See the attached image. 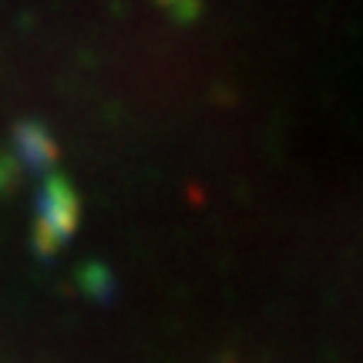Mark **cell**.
<instances>
[{
  "label": "cell",
  "instance_id": "1",
  "mask_svg": "<svg viewBox=\"0 0 363 363\" xmlns=\"http://www.w3.org/2000/svg\"><path fill=\"white\" fill-rule=\"evenodd\" d=\"M38 246L44 252H54L61 249L74 235L78 229V195L71 189V182L54 175V179L44 182L40 189V199H38Z\"/></svg>",
  "mask_w": 363,
  "mask_h": 363
},
{
  "label": "cell",
  "instance_id": "2",
  "mask_svg": "<svg viewBox=\"0 0 363 363\" xmlns=\"http://www.w3.org/2000/svg\"><path fill=\"white\" fill-rule=\"evenodd\" d=\"M13 145H17V162H21L27 172H34V175H44V172L54 165V158H57L54 138L48 135V128H40L34 121H27V125L17 128Z\"/></svg>",
  "mask_w": 363,
  "mask_h": 363
},
{
  "label": "cell",
  "instance_id": "3",
  "mask_svg": "<svg viewBox=\"0 0 363 363\" xmlns=\"http://www.w3.org/2000/svg\"><path fill=\"white\" fill-rule=\"evenodd\" d=\"M165 4H182V0H165Z\"/></svg>",
  "mask_w": 363,
  "mask_h": 363
}]
</instances>
